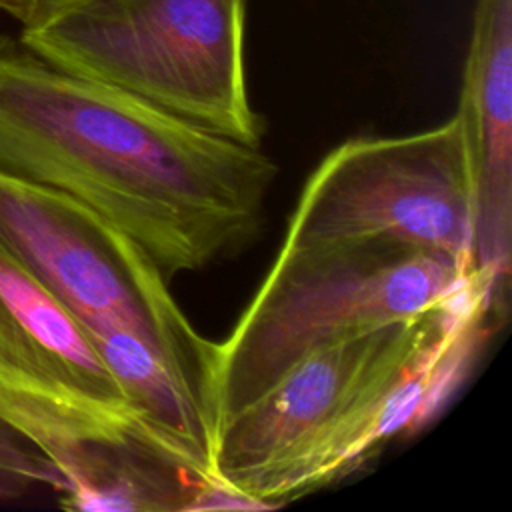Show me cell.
I'll return each instance as SVG.
<instances>
[{
	"label": "cell",
	"instance_id": "5",
	"mask_svg": "<svg viewBox=\"0 0 512 512\" xmlns=\"http://www.w3.org/2000/svg\"><path fill=\"white\" fill-rule=\"evenodd\" d=\"M0 248L86 328L142 338L214 426L216 342L184 314L136 240L70 194L0 172Z\"/></svg>",
	"mask_w": 512,
	"mask_h": 512
},
{
	"label": "cell",
	"instance_id": "2",
	"mask_svg": "<svg viewBox=\"0 0 512 512\" xmlns=\"http://www.w3.org/2000/svg\"><path fill=\"white\" fill-rule=\"evenodd\" d=\"M478 282L488 284L472 262L390 238L280 246L216 342L214 434L314 350L450 304Z\"/></svg>",
	"mask_w": 512,
	"mask_h": 512
},
{
	"label": "cell",
	"instance_id": "4",
	"mask_svg": "<svg viewBox=\"0 0 512 512\" xmlns=\"http://www.w3.org/2000/svg\"><path fill=\"white\" fill-rule=\"evenodd\" d=\"M248 0H70L20 40L50 64L218 136L260 146L244 32Z\"/></svg>",
	"mask_w": 512,
	"mask_h": 512
},
{
	"label": "cell",
	"instance_id": "10",
	"mask_svg": "<svg viewBox=\"0 0 512 512\" xmlns=\"http://www.w3.org/2000/svg\"><path fill=\"white\" fill-rule=\"evenodd\" d=\"M68 2L70 0H0V14L12 16L24 30L46 22Z\"/></svg>",
	"mask_w": 512,
	"mask_h": 512
},
{
	"label": "cell",
	"instance_id": "3",
	"mask_svg": "<svg viewBox=\"0 0 512 512\" xmlns=\"http://www.w3.org/2000/svg\"><path fill=\"white\" fill-rule=\"evenodd\" d=\"M492 292L474 284L450 304L322 346L214 434L216 482L258 508H274L346 476L386 438L384 402L408 362L466 302Z\"/></svg>",
	"mask_w": 512,
	"mask_h": 512
},
{
	"label": "cell",
	"instance_id": "9",
	"mask_svg": "<svg viewBox=\"0 0 512 512\" xmlns=\"http://www.w3.org/2000/svg\"><path fill=\"white\" fill-rule=\"evenodd\" d=\"M32 486H50L60 492L62 482L40 452L0 424V496L22 494Z\"/></svg>",
	"mask_w": 512,
	"mask_h": 512
},
{
	"label": "cell",
	"instance_id": "1",
	"mask_svg": "<svg viewBox=\"0 0 512 512\" xmlns=\"http://www.w3.org/2000/svg\"><path fill=\"white\" fill-rule=\"evenodd\" d=\"M0 172L96 210L172 282L254 240L278 168L0 34Z\"/></svg>",
	"mask_w": 512,
	"mask_h": 512
},
{
	"label": "cell",
	"instance_id": "6",
	"mask_svg": "<svg viewBox=\"0 0 512 512\" xmlns=\"http://www.w3.org/2000/svg\"><path fill=\"white\" fill-rule=\"evenodd\" d=\"M0 424L58 476L88 446H120L216 482L130 404L82 322L2 248Z\"/></svg>",
	"mask_w": 512,
	"mask_h": 512
},
{
	"label": "cell",
	"instance_id": "7",
	"mask_svg": "<svg viewBox=\"0 0 512 512\" xmlns=\"http://www.w3.org/2000/svg\"><path fill=\"white\" fill-rule=\"evenodd\" d=\"M390 238L472 262L474 186L460 116L402 136H356L308 176L282 248Z\"/></svg>",
	"mask_w": 512,
	"mask_h": 512
},
{
	"label": "cell",
	"instance_id": "8",
	"mask_svg": "<svg viewBox=\"0 0 512 512\" xmlns=\"http://www.w3.org/2000/svg\"><path fill=\"white\" fill-rule=\"evenodd\" d=\"M456 114L472 186V264L508 308L512 240V0H476Z\"/></svg>",
	"mask_w": 512,
	"mask_h": 512
}]
</instances>
